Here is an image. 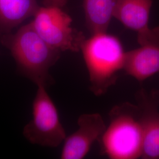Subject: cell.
<instances>
[{"mask_svg": "<svg viewBox=\"0 0 159 159\" xmlns=\"http://www.w3.org/2000/svg\"><path fill=\"white\" fill-rule=\"evenodd\" d=\"M2 43L11 52L19 71L36 85H50L49 71L61 51L50 46L34 29L31 21L14 34L1 36Z\"/></svg>", "mask_w": 159, "mask_h": 159, "instance_id": "6da1fadb", "label": "cell"}, {"mask_svg": "<svg viewBox=\"0 0 159 159\" xmlns=\"http://www.w3.org/2000/svg\"><path fill=\"white\" fill-rule=\"evenodd\" d=\"M109 117L110 124L100 139L102 153L111 159L142 157L144 133L140 107L121 103L111 109Z\"/></svg>", "mask_w": 159, "mask_h": 159, "instance_id": "7a4b0ae2", "label": "cell"}, {"mask_svg": "<svg viewBox=\"0 0 159 159\" xmlns=\"http://www.w3.org/2000/svg\"><path fill=\"white\" fill-rule=\"evenodd\" d=\"M80 51L89 74L90 90L100 96L116 84L119 72L124 69L126 52L120 40L107 32L92 34Z\"/></svg>", "mask_w": 159, "mask_h": 159, "instance_id": "3957f363", "label": "cell"}, {"mask_svg": "<svg viewBox=\"0 0 159 159\" xmlns=\"http://www.w3.org/2000/svg\"><path fill=\"white\" fill-rule=\"evenodd\" d=\"M37 87L33 103V119L24 127L23 135L31 143L57 148L67 137L66 131L46 86Z\"/></svg>", "mask_w": 159, "mask_h": 159, "instance_id": "277c9868", "label": "cell"}, {"mask_svg": "<svg viewBox=\"0 0 159 159\" xmlns=\"http://www.w3.org/2000/svg\"><path fill=\"white\" fill-rule=\"evenodd\" d=\"M33 17L34 29L50 46L60 51H80L86 37L72 27V18L61 7H40Z\"/></svg>", "mask_w": 159, "mask_h": 159, "instance_id": "5b68a950", "label": "cell"}, {"mask_svg": "<svg viewBox=\"0 0 159 159\" xmlns=\"http://www.w3.org/2000/svg\"><path fill=\"white\" fill-rule=\"evenodd\" d=\"M140 47L126 52L124 70L140 82L159 73V26L137 37Z\"/></svg>", "mask_w": 159, "mask_h": 159, "instance_id": "8992f818", "label": "cell"}, {"mask_svg": "<svg viewBox=\"0 0 159 159\" xmlns=\"http://www.w3.org/2000/svg\"><path fill=\"white\" fill-rule=\"evenodd\" d=\"M77 124L79 129L66 137L64 141L61 159L84 158L107 127L102 116L98 113L83 114L78 119Z\"/></svg>", "mask_w": 159, "mask_h": 159, "instance_id": "52a82bcc", "label": "cell"}, {"mask_svg": "<svg viewBox=\"0 0 159 159\" xmlns=\"http://www.w3.org/2000/svg\"><path fill=\"white\" fill-rule=\"evenodd\" d=\"M138 105L142 111L143 144L142 157L159 159V93H148L144 89L137 92Z\"/></svg>", "mask_w": 159, "mask_h": 159, "instance_id": "ba28073f", "label": "cell"}, {"mask_svg": "<svg viewBox=\"0 0 159 159\" xmlns=\"http://www.w3.org/2000/svg\"><path fill=\"white\" fill-rule=\"evenodd\" d=\"M152 4L153 0H117L113 17L140 36L150 29L148 21Z\"/></svg>", "mask_w": 159, "mask_h": 159, "instance_id": "9c48e42d", "label": "cell"}, {"mask_svg": "<svg viewBox=\"0 0 159 159\" xmlns=\"http://www.w3.org/2000/svg\"><path fill=\"white\" fill-rule=\"evenodd\" d=\"M39 7L37 0H0V36L11 33Z\"/></svg>", "mask_w": 159, "mask_h": 159, "instance_id": "30bf717a", "label": "cell"}, {"mask_svg": "<svg viewBox=\"0 0 159 159\" xmlns=\"http://www.w3.org/2000/svg\"><path fill=\"white\" fill-rule=\"evenodd\" d=\"M117 0H83L85 25L92 34L107 32Z\"/></svg>", "mask_w": 159, "mask_h": 159, "instance_id": "8fae6325", "label": "cell"}, {"mask_svg": "<svg viewBox=\"0 0 159 159\" xmlns=\"http://www.w3.org/2000/svg\"><path fill=\"white\" fill-rule=\"evenodd\" d=\"M68 0H44L43 6H57L62 8L65 6Z\"/></svg>", "mask_w": 159, "mask_h": 159, "instance_id": "7c38bea8", "label": "cell"}]
</instances>
